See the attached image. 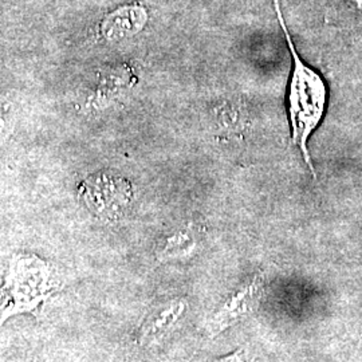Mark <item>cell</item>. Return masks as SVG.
I'll return each instance as SVG.
<instances>
[{"instance_id":"cell-1","label":"cell","mask_w":362,"mask_h":362,"mask_svg":"<svg viewBox=\"0 0 362 362\" xmlns=\"http://www.w3.org/2000/svg\"><path fill=\"white\" fill-rule=\"evenodd\" d=\"M274 7L284 31L288 52L291 54V71L286 91L290 136L291 141L299 149L305 163L315 176L309 152V140L324 119L327 106V86L324 77L300 58L286 26L279 0H274Z\"/></svg>"},{"instance_id":"cell-2","label":"cell","mask_w":362,"mask_h":362,"mask_svg":"<svg viewBox=\"0 0 362 362\" xmlns=\"http://www.w3.org/2000/svg\"><path fill=\"white\" fill-rule=\"evenodd\" d=\"M58 285H52L50 267L46 262L34 255H18L10 264L7 276L8 297L13 305V313L34 310L40 300L52 296Z\"/></svg>"},{"instance_id":"cell-3","label":"cell","mask_w":362,"mask_h":362,"mask_svg":"<svg viewBox=\"0 0 362 362\" xmlns=\"http://www.w3.org/2000/svg\"><path fill=\"white\" fill-rule=\"evenodd\" d=\"M78 192L82 203L105 220L119 219L134 196L132 182L113 170L91 173L79 184Z\"/></svg>"},{"instance_id":"cell-4","label":"cell","mask_w":362,"mask_h":362,"mask_svg":"<svg viewBox=\"0 0 362 362\" xmlns=\"http://www.w3.org/2000/svg\"><path fill=\"white\" fill-rule=\"evenodd\" d=\"M146 22L148 11L143 4L121 6L101 21L100 35L107 42H118L143 31Z\"/></svg>"},{"instance_id":"cell-5","label":"cell","mask_w":362,"mask_h":362,"mask_svg":"<svg viewBox=\"0 0 362 362\" xmlns=\"http://www.w3.org/2000/svg\"><path fill=\"white\" fill-rule=\"evenodd\" d=\"M260 286V279L255 278L251 284L243 286L236 293H233L214 315L209 324L211 334L223 332L226 327L231 326L242 315H245L247 311L251 310L254 302L257 300Z\"/></svg>"},{"instance_id":"cell-6","label":"cell","mask_w":362,"mask_h":362,"mask_svg":"<svg viewBox=\"0 0 362 362\" xmlns=\"http://www.w3.org/2000/svg\"><path fill=\"white\" fill-rule=\"evenodd\" d=\"M184 309H185L184 302L172 300L164 308L153 311L140 327L137 334V342L145 345L155 341L158 337L165 334L169 327L180 318Z\"/></svg>"},{"instance_id":"cell-7","label":"cell","mask_w":362,"mask_h":362,"mask_svg":"<svg viewBox=\"0 0 362 362\" xmlns=\"http://www.w3.org/2000/svg\"><path fill=\"white\" fill-rule=\"evenodd\" d=\"M196 246L194 233L189 230H181L165 238L161 248L158 250V258L168 260L188 255Z\"/></svg>"},{"instance_id":"cell-8","label":"cell","mask_w":362,"mask_h":362,"mask_svg":"<svg viewBox=\"0 0 362 362\" xmlns=\"http://www.w3.org/2000/svg\"><path fill=\"white\" fill-rule=\"evenodd\" d=\"M242 356H243V353H242V350H239V351L233 353V356H228V357H224V358H220L214 362H243Z\"/></svg>"}]
</instances>
